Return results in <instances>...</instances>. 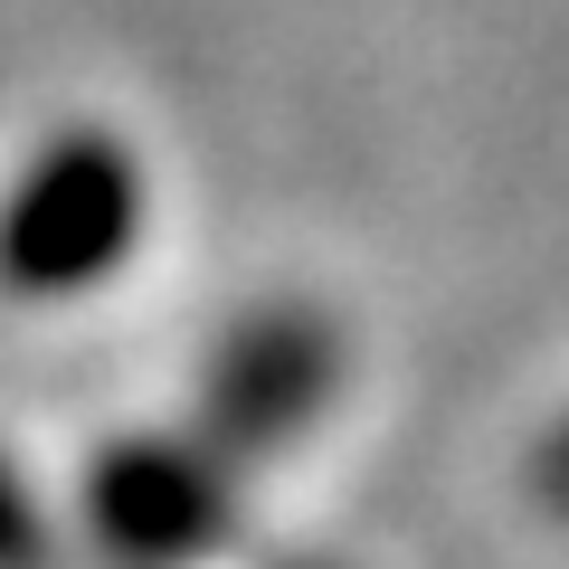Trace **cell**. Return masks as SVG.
<instances>
[{
	"label": "cell",
	"instance_id": "6da1fadb",
	"mask_svg": "<svg viewBox=\"0 0 569 569\" xmlns=\"http://www.w3.org/2000/svg\"><path fill=\"white\" fill-rule=\"evenodd\" d=\"M133 238H142V162L86 123L20 171L10 209H0V276L20 295H77V284L114 276Z\"/></svg>",
	"mask_w": 569,
	"mask_h": 569
},
{
	"label": "cell",
	"instance_id": "7a4b0ae2",
	"mask_svg": "<svg viewBox=\"0 0 569 569\" xmlns=\"http://www.w3.org/2000/svg\"><path fill=\"white\" fill-rule=\"evenodd\" d=\"M323 380H332V332L305 323V313H284V323H257L219 361L209 418H219L228 447H266V437H284V427H305L323 408Z\"/></svg>",
	"mask_w": 569,
	"mask_h": 569
},
{
	"label": "cell",
	"instance_id": "3957f363",
	"mask_svg": "<svg viewBox=\"0 0 569 569\" xmlns=\"http://www.w3.org/2000/svg\"><path fill=\"white\" fill-rule=\"evenodd\" d=\"M96 512H104V531H114L123 550H181V541H200V522H209V475L190 466V456H114V466L96 475Z\"/></svg>",
	"mask_w": 569,
	"mask_h": 569
},
{
	"label": "cell",
	"instance_id": "277c9868",
	"mask_svg": "<svg viewBox=\"0 0 569 569\" xmlns=\"http://www.w3.org/2000/svg\"><path fill=\"white\" fill-rule=\"evenodd\" d=\"M0 569H39V522H29L10 475H0Z\"/></svg>",
	"mask_w": 569,
	"mask_h": 569
},
{
	"label": "cell",
	"instance_id": "5b68a950",
	"mask_svg": "<svg viewBox=\"0 0 569 569\" xmlns=\"http://www.w3.org/2000/svg\"><path fill=\"white\" fill-rule=\"evenodd\" d=\"M541 493H550V503L569 512V437H560V447H550V466H541Z\"/></svg>",
	"mask_w": 569,
	"mask_h": 569
}]
</instances>
